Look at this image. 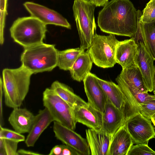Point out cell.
<instances>
[{"label": "cell", "instance_id": "obj_1", "mask_svg": "<svg viewBox=\"0 0 155 155\" xmlns=\"http://www.w3.org/2000/svg\"><path fill=\"white\" fill-rule=\"evenodd\" d=\"M138 12L129 0H111L99 12L98 25L102 31L132 37L137 29Z\"/></svg>", "mask_w": 155, "mask_h": 155}, {"label": "cell", "instance_id": "obj_2", "mask_svg": "<svg viewBox=\"0 0 155 155\" xmlns=\"http://www.w3.org/2000/svg\"><path fill=\"white\" fill-rule=\"evenodd\" d=\"M32 74L22 65L16 68L3 70L2 88L7 107L13 109L21 106L28 92Z\"/></svg>", "mask_w": 155, "mask_h": 155}, {"label": "cell", "instance_id": "obj_3", "mask_svg": "<svg viewBox=\"0 0 155 155\" xmlns=\"http://www.w3.org/2000/svg\"><path fill=\"white\" fill-rule=\"evenodd\" d=\"M58 51L54 45L43 42L25 48L21 65L33 74L51 71L57 66Z\"/></svg>", "mask_w": 155, "mask_h": 155}, {"label": "cell", "instance_id": "obj_4", "mask_svg": "<svg viewBox=\"0 0 155 155\" xmlns=\"http://www.w3.org/2000/svg\"><path fill=\"white\" fill-rule=\"evenodd\" d=\"M9 30L14 41L25 48L43 43L47 30L46 25L30 16L18 18Z\"/></svg>", "mask_w": 155, "mask_h": 155}, {"label": "cell", "instance_id": "obj_5", "mask_svg": "<svg viewBox=\"0 0 155 155\" xmlns=\"http://www.w3.org/2000/svg\"><path fill=\"white\" fill-rule=\"evenodd\" d=\"M95 6L89 0H74V15L80 41L84 50L90 47L96 29L94 12Z\"/></svg>", "mask_w": 155, "mask_h": 155}, {"label": "cell", "instance_id": "obj_6", "mask_svg": "<svg viewBox=\"0 0 155 155\" xmlns=\"http://www.w3.org/2000/svg\"><path fill=\"white\" fill-rule=\"evenodd\" d=\"M118 41L114 35L105 36L95 33L87 50L93 62L97 66L103 68L113 67L117 63L115 55Z\"/></svg>", "mask_w": 155, "mask_h": 155}, {"label": "cell", "instance_id": "obj_7", "mask_svg": "<svg viewBox=\"0 0 155 155\" xmlns=\"http://www.w3.org/2000/svg\"><path fill=\"white\" fill-rule=\"evenodd\" d=\"M43 104L53 117L54 121L74 130L77 122L73 107L60 97L50 88L43 93Z\"/></svg>", "mask_w": 155, "mask_h": 155}, {"label": "cell", "instance_id": "obj_8", "mask_svg": "<svg viewBox=\"0 0 155 155\" xmlns=\"http://www.w3.org/2000/svg\"><path fill=\"white\" fill-rule=\"evenodd\" d=\"M151 119L143 116L140 113L134 115L124 123L130 135L134 144L146 143L155 138V131Z\"/></svg>", "mask_w": 155, "mask_h": 155}, {"label": "cell", "instance_id": "obj_9", "mask_svg": "<svg viewBox=\"0 0 155 155\" xmlns=\"http://www.w3.org/2000/svg\"><path fill=\"white\" fill-rule=\"evenodd\" d=\"M53 131L56 138L74 148L81 155H90V150L86 139L69 128L54 121Z\"/></svg>", "mask_w": 155, "mask_h": 155}, {"label": "cell", "instance_id": "obj_10", "mask_svg": "<svg viewBox=\"0 0 155 155\" xmlns=\"http://www.w3.org/2000/svg\"><path fill=\"white\" fill-rule=\"evenodd\" d=\"M23 5L31 16L38 19L46 25H53L71 28V26L67 20L54 10L31 2H25Z\"/></svg>", "mask_w": 155, "mask_h": 155}, {"label": "cell", "instance_id": "obj_11", "mask_svg": "<svg viewBox=\"0 0 155 155\" xmlns=\"http://www.w3.org/2000/svg\"><path fill=\"white\" fill-rule=\"evenodd\" d=\"M136 43L138 45L136 63L141 72L146 91L151 92L153 88L155 74V66L153 64L154 60L142 42L139 41Z\"/></svg>", "mask_w": 155, "mask_h": 155}, {"label": "cell", "instance_id": "obj_12", "mask_svg": "<svg viewBox=\"0 0 155 155\" xmlns=\"http://www.w3.org/2000/svg\"><path fill=\"white\" fill-rule=\"evenodd\" d=\"M97 78L96 75L90 72L83 81L88 102L103 114L107 98Z\"/></svg>", "mask_w": 155, "mask_h": 155}, {"label": "cell", "instance_id": "obj_13", "mask_svg": "<svg viewBox=\"0 0 155 155\" xmlns=\"http://www.w3.org/2000/svg\"><path fill=\"white\" fill-rule=\"evenodd\" d=\"M137 51L138 45L134 37L119 41L116 48V63L121 66L122 69L137 66L136 61Z\"/></svg>", "mask_w": 155, "mask_h": 155}, {"label": "cell", "instance_id": "obj_14", "mask_svg": "<svg viewBox=\"0 0 155 155\" xmlns=\"http://www.w3.org/2000/svg\"><path fill=\"white\" fill-rule=\"evenodd\" d=\"M74 116L77 122L90 128L100 131L103 122V114L88 103L87 105L73 107Z\"/></svg>", "mask_w": 155, "mask_h": 155}, {"label": "cell", "instance_id": "obj_15", "mask_svg": "<svg viewBox=\"0 0 155 155\" xmlns=\"http://www.w3.org/2000/svg\"><path fill=\"white\" fill-rule=\"evenodd\" d=\"M138 12L137 31L134 37L137 42L140 41L144 44L149 52L155 60V21L147 23L140 21L142 15L139 10Z\"/></svg>", "mask_w": 155, "mask_h": 155}, {"label": "cell", "instance_id": "obj_16", "mask_svg": "<svg viewBox=\"0 0 155 155\" xmlns=\"http://www.w3.org/2000/svg\"><path fill=\"white\" fill-rule=\"evenodd\" d=\"M125 123L122 112L107 99L103 113V122L100 131L113 137L116 131Z\"/></svg>", "mask_w": 155, "mask_h": 155}, {"label": "cell", "instance_id": "obj_17", "mask_svg": "<svg viewBox=\"0 0 155 155\" xmlns=\"http://www.w3.org/2000/svg\"><path fill=\"white\" fill-rule=\"evenodd\" d=\"M86 139L91 155H108L112 137L91 128L86 130Z\"/></svg>", "mask_w": 155, "mask_h": 155}, {"label": "cell", "instance_id": "obj_18", "mask_svg": "<svg viewBox=\"0 0 155 155\" xmlns=\"http://www.w3.org/2000/svg\"><path fill=\"white\" fill-rule=\"evenodd\" d=\"M36 116L25 108H13L8 120L15 131L23 134L29 133L35 122Z\"/></svg>", "mask_w": 155, "mask_h": 155}, {"label": "cell", "instance_id": "obj_19", "mask_svg": "<svg viewBox=\"0 0 155 155\" xmlns=\"http://www.w3.org/2000/svg\"><path fill=\"white\" fill-rule=\"evenodd\" d=\"M133 144V140L124 124L113 136L108 155H127Z\"/></svg>", "mask_w": 155, "mask_h": 155}, {"label": "cell", "instance_id": "obj_20", "mask_svg": "<svg viewBox=\"0 0 155 155\" xmlns=\"http://www.w3.org/2000/svg\"><path fill=\"white\" fill-rule=\"evenodd\" d=\"M54 119L46 108L39 110L33 126L25 140L28 147H33L44 130Z\"/></svg>", "mask_w": 155, "mask_h": 155}, {"label": "cell", "instance_id": "obj_21", "mask_svg": "<svg viewBox=\"0 0 155 155\" xmlns=\"http://www.w3.org/2000/svg\"><path fill=\"white\" fill-rule=\"evenodd\" d=\"M93 62L87 50L81 52L69 70L72 78L78 82L83 81L90 72Z\"/></svg>", "mask_w": 155, "mask_h": 155}, {"label": "cell", "instance_id": "obj_22", "mask_svg": "<svg viewBox=\"0 0 155 155\" xmlns=\"http://www.w3.org/2000/svg\"><path fill=\"white\" fill-rule=\"evenodd\" d=\"M97 79L107 99L123 114L125 103V97L119 86L112 81L104 80L98 77Z\"/></svg>", "mask_w": 155, "mask_h": 155}, {"label": "cell", "instance_id": "obj_23", "mask_svg": "<svg viewBox=\"0 0 155 155\" xmlns=\"http://www.w3.org/2000/svg\"><path fill=\"white\" fill-rule=\"evenodd\" d=\"M50 88L72 107L75 106L86 105L88 104L75 94L70 87L58 81H54Z\"/></svg>", "mask_w": 155, "mask_h": 155}, {"label": "cell", "instance_id": "obj_24", "mask_svg": "<svg viewBox=\"0 0 155 155\" xmlns=\"http://www.w3.org/2000/svg\"><path fill=\"white\" fill-rule=\"evenodd\" d=\"M117 78L141 91L147 92L145 87L142 74L138 66L122 69Z\"/></svg>", "mask_w": 155, "mask_h": 155}, {"label": "cell", "instance_id": "obj_25", "mask_svg": "<svg viewBox=\"0 0 155 155\" xmlns=\"http://www.w3.org/2000/svg\"><path fill=\"white\" fill-rule=\"evenodd\" d=\"M84 51L81 47L58 51L57 66L61 70H69L78 56Z\"/></svg>", "mask_w": 155, "mask_h": 155}, {"label": "cell", "instance_id": "obj_26", "mask_svg": "<svg viewBox=\"0 0 155 155\" xmlns=\"http://www.w3.org/2000/svg\"><path fill=\"white\" fill-rule=\"evenodd\" d=\"M116 81L119 86L124 87L127 88L133 95L138 103H142L152 100H155V95H151L148 92L140 91L134 87L128 85L117 78Z\"/></svg>", "mask_w": 155, "mask_h": 155}, {"label": "cell", "instance_id": "obj_27", "mask_svg": "<svg viewBox=\"0 0 155 155\" xmlns=\"http://www.w3.org/2000/svg\"><path fill=\"white\" fill-rule=\"evenodd\" d=\"M18 143L8 139L0 138V155H17Z\"/></svg>", "mask_w": 155, "mask_h": 155}, {"label": "cell", "instance_id": "obj_28", "mask_svg": "<svg viewBox=\"0 0 155 155\" xmlns=\"http://www.w3.org/2000/svg\"><path fill=\"white\" fill-rule=\"evenodd\" d=\"M155 21V0H150L143 11L140 18L142 22L147 23Z\"/></svg>", "mask_w": 155, "mask_h": 155}, {"label": "cell", "instance_id": "obj_29", "mask_svg": "<svg viewBox=\"0 0 155 155\" xmlns=\"http://www.w3.org/2000/svg\"><path fill=\"white\" fill-rule=\"evenodd\" d=\"M0 138L6 139L18 142L25 140V137L15 131L4 128L0 126Z\"/></svg>", "mask_w": 155, "mask_h": 155}, {"label": "cell", "instance_id": "obj_30", "mask_svg": "<svg viewBox=\"0 0 155 155\" xmlns=\"http://www.w3.org/2000/svg\"><path fill=\"white\" fill-rule=\"evenodd\" d=\"M131 155H155V151L150 148L147 144L140 143L132 146L127 154Z\"/></svg>", "mask_w": 155, "mask_h": 155}, {"label": "cell", "instance_id": "obj_31", "mask_svg": "<svg viewBox=\"0 0 155 155\" xmlns=\"http://www.w3.org/2000/svg\"><path fill=\"white\" fill-rule=\"evenodd\" d=\"M138 105L140 113L146 117L151 119V117L155 114V100L138 103Z\"/></svg>", "mask_w": 155, "mask_h": 155}, {"label": "cell", "instance_id": "obj_32", "mask_svg": "<svg viewBox=\"0 0 155 155\" xmlns=\"http://www.w3.org/2000/svg\"><path fill=\"white\" fill-rule=\"evenodd\" d=\"M8 0H0V42L1 45L4 42V33L5 25V18L7 15Z\"/></svg>", "mask_w": 155, "mask_h": 155}, {"label": "cell", "instance_id": "obj_33", "mask_svg": "<svg viewBox=\"0 0 155 155\" xmlns=\"http://www.w3.org/2000/svg\"><path fill=\"white\" fill-rule=\"evenodd\" d=\"M62 149L61 155H81L74 148L67 145H62Z\"/></svg>", "mask_w": 155, "mask_h": 155}, {"label": "cell", "instance_id": "obj_34", "mask_svg": "<svg viewBox=\"0 0 155 155\" xmlns=\"http://www.w3.org/2000/svg\"><path fill=\"white\" fill-rule=\"evenodd\" d=\"M2 81L0 78V126L2 127L4 124L3 116L2 109Z\"/></svg>", "mask_w": 155, "mask_h": 155}, {"label": "cell", "instance_id": "obj_35", "mask_svg": "<svg viewBox=\"0 0 155 155\" xmlns=\"http://www.w3.org/2000/svg\"><path fill=\"white\" fill-rule=\"evenodd\" d=\"M62 149V145H55L51 150L48 155H61Z\"/></svg>", "mask_w": 155, "mask_h": 155}, {"label": "cell", "instance_id": "obj_36", "mask_svg": "<svg viewBox=\"0 0 155 155\" xmlns=\"http://www.w3.org/2000/svg\"><path fill=\"white\" fill-rule=\"evenodd\" d=\"M41 155V154L32 151L26 150L23 149H20L17 151V155Z\"/></svg>", "mask_w": 155, "mask_h": 155}, {"label": "cell", "instance_id": "obj_37", "mask_svg": "<svg viewBox=\"0 0 155 155\" xmlns=\"http://www.w3.org/2000/svg\"><path fill=\"white\" fill-rule=\"evenodd\" d=\"M96 7L104 6L108 2V0H89Z\"/></svg>", "mask_w": 155, "mask_h": 155}, {"label": "cell", "instance_id": "obj_38", "mask_svg": "<svg viewBox=\"0 0 155 155\" xmlns=\"http://www.w3.org/2000/svg\"><path fill=\"white\" fill-rule=\"evenodd\" d=\"M151 120L155 127V114L151 117Z\"/></svg>", "mask_w": 155, "mask_h": 155}, {"label": "cell", "instance_id": "obj_39", "mask_svg": "<svg viewBox=\"0 0 155 155\" xmlns=\"http://www.w3.org/2000/svg\"><path fill=\"white\" fill-rule=\"evenodd\" d=\"M152 91L153 92L154 95H155V74L154 79L153 88V90Z\"/></svg>", "mask_w": 155, "mask_h": 155}, {"label": "cell", "instance_id": "obj_40", "mask_svg": "<svg viewBox=\"0 0 155 155\" xmlns=\"http://www.w3.org/2000/svg\"></svg>", "mask_w": 155, "mask_h": 155}]
</instances>
